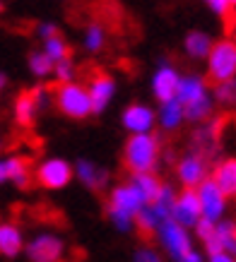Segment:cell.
I'll use <instances>...</instances> for the list:
<instances>
[{
  "label": "cell",
  "instance_id": "8fae6325",
  "mask_svg": "<svg viewBox=\"0 0 236 262\" xmlns=\"http://www.w3.org/2000/svg\"><path fill=\"white\" fill-rule=\"evenodd\" d=\"M44 87H34V89H24L19 92V96L15 99V120L19 127H34L36 123V113H39L41 99H44Z\"/></svg>",
  "mask_w": 236,
  "mask_h": 262
},
{
  "label": "cell",
  "instance_id": "30bf717a",
  "mask_svg": "<svg viewBox=\"0 0 236 262\" xmlns=\"http://www.w3.org/2000/svg\"><path fill=\"white\" fill-rule=\"evenodd\" d=\"M65 255V243L53 233H41L27 246V257L32 262H61Z\"/></svg>",
  "mask_w": 236,
  "mask_h": 262
},
{
  "label": "cell",
  "instance_id": "2e32d148",
  "mask_svg": "<svg viewBox=\"0 0 236 262\" xmlns=\"http://www.w3.org/2000/svg\"><path fill=\"white\" fill-rule=\"evenodd\" d=\"M212 183L222 190L224 198H236V157L220 161L212 171Z\"/></svg>",
  "mask_w": 236,
  "mask_h": 262
},
{
  "label": "cell",
  "instance_id": "7c38bea8",
  "mask_svg": "<svg viewBox=\"0 0 236 262\" xmlns=\"http://www.w3.org/2000/svg\"><path fill=\"white\" fill-rule=\"evenodd\" d=\"M106 209H116V212H123V214L135 219V214L145 209V202H142V195L137 192V188L133 183H128V185H118L111 190Z\"/></svg>",
  "mask_w": 236,
  "mask_h": 262
},
{
  "label": "cell",
  "instance_id": "7a4b0ae2",
  "mask_svg": "<svg viewBox=\"0 0 236 262\" xmlns=\"http://www.w3.org/2000/svg\"><path fill=\"white\" fill-rule=\"evenodd\" d=\"M176 101L183 106V118L188 120H203L210 116V96H207V82L200 77H181Z\"/></svg>",
  "mask_w": 236,
  "mask_h": 262
},
{
  "label": "cell",
  "instance_id": "6da1fadb",
  "mask_svg": "<svg viewBox=\"0 0 236 262\" xmlns=\"http://www.w3.org/2000/svg\"><path fill=\"white\" fill-rule=\"evenodd\" d=\"M159 161V140L152 135H130L123 149V164L133 176L154 173Z\"/></svg>",
  "mask_w": 236,
  "mask_h": 262
},
{
  "label": "cell",
  "instance_id": "9c48e42d",
  "mask_svg": "<svg viewBox=\"0 0 236 262\" xmlns=\"http://www.w3.org/2000/svg\"><path fill=\"white\" fill-rule=\"evenodd\" d=\"M198 200H200V209H203V219L207 222H220L227 207V198L222 195V190L212 183V178H205L200 185L195 188Z\"/></svg>",
  "mask_w": 236,
  "mask_h": 262
},
{
  "label": "cell",
  "instance_id": "7402d4cb",
  "mask_svg": "<svg viewBox=\"0 0 236 262\" xmlns=\"http://www.w3.org/2000/svg\"><path fill=\"white\" fill-rule=\"evenodd\" d=\"M135 229H137V233H140L142 241L154 238V233H157V229H159V222L154 219V214H152L150 207H145L142 212L135 214Z\"/></svg>",
  "mask_w": 236,
  "mask_h": 262
},
{
  "label": "cell",
  "instance_id": "e0dca14e",
  "mask_svg": "<svg viewBox=\"0 0 236 262\" xmlns=\"http://www.w3.org/2000/svg\"><path fill=\"white\" fill-rule=\"evenodd\" d=\"M24 248V238L19 226L12 222H0V255L3 257H17Z\"/></svg>",
  "mask_w": 236,
  "mask_h": 262
},
{
  "label": "cell",
  "instance_id": "83f0119b",
  "mask_svg": "<svg viewBox=\"0 0 236 262\" xmlns=\"http://www.w3.org/2000/svg\"><path fill=\"white\" fill-rule=\"evenodd\" d=\"M214 96H217V101L222 103H234L236 101V82L229 80V82H222L214 87Z\"/></svg>",
  "mask_w": 236,
  "mask_h": 262
},
{
  "label": "cell",
  "instance_id": "f1b7e54d",
  "mask_svg": "<svg viewBox=\"0 0 236 262\" xmlns=\"http://www.w3.org/2000/svg\"><path fill=\"white\" fill-rule=\"evenodd\" d=\"M214 231H217V224L214 222H207V219H200V222L195 224V233L198 238L203 241V243H207V241L214 236Z\"/></svg>",
  "mask_w": 236,
  "mask_h": 262
},
{
  "label": "cell",
  "instance_id": "d6a6232c",
  "mask_svg": "<svg viewBox=\"0 0 236 262\" xmlns=\"http://www.w3.org/2000/svg\"><path fill=\"white\" fill-rule=\"evenodd\" d=\"M173 262H203V257H200V253L190 250L188 255H183V257H179V260H173Z\"/></svg>",
  "mask_w": 236,
  "mask_h": 262
},
{
  "label": "cell",
  "instance_id": "74e56055",
  "mask_svg": "<svg viewBox=\"0 0 236 262\" xmlns=\"http://www.w3.org/2000/svg\"><path fill=\"white\" fill-rule=\"evenodd\" d=\"M0 10H3V5H0Z\"/></svg>",
  "mask_w": 236,
  "mask_h": 262
},
{
  "label": "cell",
  "instance_id": "836d02e7",
  "mask_svg": "<svg viewBox=\"0 0 236 262\" xmlns=\"http://www.w3.org/2000/svg\"><path fill=\"white\" fill-rule=\"evenodd\" d=\"M210 262H236V260H231L229 255L220 253V255H212V257H210Z\"/></svg>",
  "mask_w": 236,
  "mask_h": 262
},
{
  "label": "cell",
  "instance_id": "52a82bcc",
  "mask_svg": "<svg viewBox=\"0 0 236 262\" xmlns=\"http://www.w3.org/2000/svg\"><path fill=\"white\" fill-rule=\"evenodd\" d=\"M157 236H159V241H162L164 250L171 255V260H179V257H183V255H188L190 250H193L188 231L183 229V226H179L173 219H166V222L159 224Z\"/></svg>",
  "mask_w": 236,
  "mask_h": 262
},
{
  "label": "cell",
  "instance_id": "8d00e7d4",
  "mask_svg": "<svg viewBox=\"0 0 236 262\" xmlns=\"http://www.w3.org/2000/svg\"><path fill=\"white\" fill-rule=\"evenodd\" d=\"M229 3H231V5H236V0H229Z\"/></svg>",
  "mask_w": 236,
  "mask_h": 262
},
{
  "label": "cell",
  "instance_id": "cb8c5ba5",
  "mask_svg": "<svg viewBox=\"0 0 236 262\" xmlns=\"http://www.w3.org/2000/svg\"><path fill=\"white\" fill-rule=\"evenodd\" d=\"M44 53H46L53 63H61V60H68L72 58V51L70 46L65 43L61 36H53V39H46V48H44Z\"/></svg>",
  "mask_w": 236,
  "mask_h": 262
},
{
  "label": "cell",
  "instance_id": "4dcf8cb0",
  "mask_svg": "<svg viewBox=\"0 0 236 262\" xmlns=\"http://www.w3.org/2000/svg\"><path fill=\"white\" fill-rule=\"evenodd\" d=\"M133 262H164V260H162V255L154 248H140V250H135Z\"/></svg>",
  "mask_w": 236,
  "mask_h": 262
},
{
  "label": "cell",
  "instance_id": "f546056e",
  "mask_svg": "<svg viewBox=\"0 0 236 262\" xmlns=\"http://www.w3.org/2000/svg\"><path fill=\"white\" fill-rule=\"evenodd\" d=\"M53 72H55V77H58V82H61V84H63V82H70V77H72V58L55 63Z\"/></svg>",
  "mask_w": 236,
  "mask_h": 262
},
{
  "label": "cell",
  "instance_id": "d6986e66",
  "mask_svg": "<svg viewBox=\"0 0 236 262\" xmlns=\"http://www.w3.org/2000/svg\"><path fill=\"white\" fill-rule=\"evenodd\" d=\"M77 176L89 190H102L104 185H106V181H109V173H106L104 168L94 166L92 161H80L77 164Z\"/></svg>",
  "mask_w": 236,
  "mask_h": 262
},
{
  "label": "cell",
  "instance_id": "8992f818",
  "mask_svg": "<svg viewBox=\"0 0 236 262\" xmlns=\"http://www.w3.org/2000/svg\"><path fill=\"white\" fill-rule=\"evenodd\" d=\"M34 181L46 190H61L72 181V166L63 159H48L34 168Z\"/></svg>",
  "mask_w": 236,
  "mask_h": 262
},
{
  "label": "cell",
  "instance_id": "d590c367",
  "mask_svg": "<svg viewBox=\"0 0 236 262\" xmlns=\"http://www.w3.org/2000/svg\"><path fill=\"white\" fill-rule=\"evenodd\" d=\"M0 87H5V77L3 75H0Z\"/></svg>",
  "mask_w": 236,
  "mask_h": 262
},
{
  "label": "cell",
  "instance_id": "4316f807",
  "mask_svg": "<svg viewBox=\"0 0 236 262\" xmlns=\"http://www.w3.org/2000/svg\"><path fill=\"white\" fill-rule=\"evenodd\" d=\"M85 46H87V51H92V53H96V51L104 46V27L102 24H89Z\"/></svg>",
  "mask_w": 236,
  "mask_h": 262
},
{
  "label": "cell",
  "instance_id": "3957f363",
  "mask_svg": "<svg viewBox=\"0 0 236 262\" xmlns=\"http://www.w3.org/2000/svg\"><path fill=\"white\" fill-rule=\"evenodd\" d=\"M53 101L58 106V111L68 116V118L82 120L92 113V99L89 92L82 82H58L53 84Z\"/></svg>",
  "mask_w": 236,
  "mask_h": 262
},
{
  "label": "cell",
  "instance_id": "d4e9b609",
  "mask_svg": "<svg viewBox=\"0 0 236 262\" xmlns=\"http://www.w3.org/2000/svg\"><path fill=\"white\" fill-rule=\"evenodd\" d=\"M29 68H32L34 75L44 77V75H51V72H53L55 63L46 56V53H39V51H34V53H29Z\"/></svg>",
  "mask_w": 236,
  "mask_h": 262
},
{
  "label": "cell",
  "instance_id": "5b68a950",
  "mask_svg": "<svg viewBox=\"0 0 236 262\" xmlns=\"http://www.w3.org/2000/svg\"><path fill=\"white\" fill-rule=\"evenodd\" d=\"M89 92V99H92V113H102L106 108V103L111 101L113 96V89H116V82L106 70L102 68H94V65H87L85 72V82H82Z\"/></svg>",
  "mask_w": 236,
  "mask_h": 262
},
{
  "label": "cell",
  "instance_id": "603a6c76",
  "mask_svg": "<svg viewBox=\"0 0 236 262\" xmlns=\"http://www.w3.org/2000/svg\"><path fill=\"white\" fill-rule=\"evenodd\" d=\"M159 120H162V125L166 127V130H173V127H179L181 125V120H183V106L176 99L169 103H164L162 106V116H159Z\"/></svg>",
  "mask_w": 236,
  "mask_h": 262
},
{
  "label": "cell",
  "instance_id": "44dd1931",
  "mask_svg": "<svg viewBox=\"0 0 236 262\" xmlns=\"http://www.w3.org/2000/svg\"><path fill=\"white\" fill-rule=\"evenodd\" d=\"M217 236L222 241V253L236 260V224L234 222H217Z\"/></svg>",
  "mask_w": 236,
  "mask_h": 262
},
{
  "label": "cell",
  "instance_id": "ffe728a7",
  "mask_svg": "<svg viewBox=\"0 0 236 262\" xmlns=\"http://www.w3.org/2000/svg\"><path fill=\"white\" fill-rule=\"evenodd\" d=\"M186 51H188V56H193V58L210 56V51H212V39H210L205 32H190L188 36H186Z\"/></svg>",
  "mask_w": 236,
  "mask_h": 262
},
{
  "label": "cell",
  "instance_id": "5bb4252c",
  "mask_svg": "<svg viewBox=\"0 0 236 262\" xmlns=\"http://www.w3.org/2000/svg\"><path fill=\"white\" fill-rule=\"evenodd\" d=\"M179 72L173 70V68H162V70L154 75V82H152V87H154V96H157L162 103H169L176 99V92H179Z\"/></svg>",
  "mask_w": 236,
  "mask_h": 262
},
{
  "label": "cell",
  "instance_id": "4fadbf2b",
  "mask_svg": "<svg viewBox=\"0 0 236 262\" xmlns=\"http://www.w3.org/2000/svg\"><path fill=\"white\" fill-rule=\"evenodd\" d=\"M176 173H179V181L183 183V188H190L195 190L198 185L207 178V164H205V157L200 154H188L179 161L176 166Z\"/></svg>",
  "mask_w": 236,
  "mask_h": 262
},
{
  "label": "cell",
  "instance_id": "ac0fdd59",
  "mask_svg": "<svg viewBox=\"0 0 236 262\" xmlns=\"http://www.w3.org/2000/svg\"><path fill=\"white\" fill-rule=\"evenodd\" d=\"M133 185L142 195L145 207L154 205V202L159 200V195H162V190H164V183L159 181L157 173H137V176H133Z\"/></svg>",
  "mask_w": 236,
  "mask_h": 262
},
{
  "label": "cell",
  "instance_id": "484cf974",
  "mask_svg": "<svg viewBox=\"0 0 236 262\" xmlns=\"http://www.w3.org/2000/svg\"><path fill=\"white\" fill-rule=\"evenodd\" d=\"M205 3H207V5H210L224 22H227L229 32H231V27H234V5H231L229 0H205Z\"/></svg>",
  "mask_w": 236,
  "mask_h": 262
},
{
  "label": "cell",
  "instance_id": "277c9868",
  "mask_svg": "<svg viewBox=\"0 0 236 262\" xmlns=\"http://www.w3.org/2000/svg\"><path fill=\"white\" fill-rule=\"evenodd\" d=\"M236 75V41L222 39L212 43V51L207 56V82L214 87L222 82L234 80Z\"/></svg>",
  "mask_w": 236,
  "mask_h": 262
},
{
  "label": "cell",
  "instance_id": "9a60e30c",
  "mask_svg": "<svg viewBox=\"0 0 236 262\" xmlns=\"http://www.w3.org/2000/svg\"><path fill=\"white\" fill-rule=\"evenodd\" d=\"M152 123H154V113L147 106H142V103H133V106H128L123 111V125L133 135H145L152 127Z\"/></svg>",
  "mask_w": 236,
  "mask_h": 262
},
{
  "label": "cell",
  "instance_id": "1f68e13d",
  "mask_svg": "<svg viewBox=\"0 0 236 262\" xmlns=\"http://www.w3.org/2000/svg\"><path fill=\"white\" fill-rule=\"evenodd\" d=\"M39 34L44 36V39H53V36H61L58 27H53V24H41V27H39Z\"/></svg>",
  "mask_w": 236,
  "mask_h": 262
},
{
  "label": "cell",
  "instance_id": "ba28073f",
  "mask_svg": "<svg viewBox=\"0 0 236 262\" xmlns=\"http://www.w3.org/2000/svg\"><path fill=\"white\" fill-rule=\"evenodd\" d=\"M171 219L179 224V226H183V229H188V226L195 229V224L203 219V209H200V200H198L195 190L183 188V190L176 195L173 209H171Z\"/></svg>",
  "mask_w": 236,
  "mask_h": 262
},
{
  "label": "cell",
  "instance_id": "e575fe53",
  "mask_svg": "<svg viewBox=\"0 0 236 262\" xmlns=\"http://www.w3.org/2000/svg\"><path fill=\"white\" fill-rule=\"evenodd\" d=\"M8 181V168H5V161H0V183Z\"/></svg>",
  "mask_w": 236,
  "mask_h": 262
}]
</instances>
